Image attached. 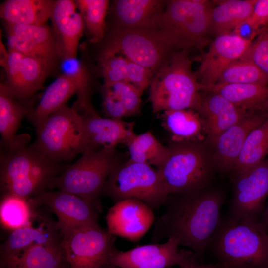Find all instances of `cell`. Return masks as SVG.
Instances as JSON below:
<instances>
[{
    "label": "cell",
    "mask_w": 268,
    "mask_h": 268,
    "mask_svg": "<svg viewBox=\"0 0 268 268\" xmlns=\"http://www.w3.org/2000/svg\"><path fill=\"white\" fill-rule=\"evenodd\" d=\"M225 196L208 187L187 194H169L155 221L151 241L176 237L180 245L201 255L210 245L221 221Z\"/></svg>",
    "instance_id": "6da1fadb"
},
{
    "label": "cell",
    "mask_w": 268,
    "mask_h": 268,
    "mask_svg": "<svg viewBox=\"0 0 268 268\" xmlns=\"http://www.w3.org/2000/svg\"><path fill=\"white\" fill-rule=\"evenodd\" d=\"M210 245L224 268H268V231L258 218L221 220Z\"/></svg>",
    "instance_id": "7a4b0ae2"
},
{
    "label": "cell",
    "mask_w": 268,
    "mask_h": 268,
    "mask_svg": "<svg viewBox=\"0 0 268 268\" xmlns=\"http://www.w3.org/2000/svg\"><path fill=\"white\" fill-rule=\"evenodd\" d=\"M167 146L169 159L158 170L168 195L187 194L210 186L217 169L206 142L170 139Z\"/></svg>",
    "instance_id": "3957f363"
},
{
    "label": "cell",
    "mask_w": 268,
    "mask_h": 268,
    "mask_svg": "<svg viewBox=\"0 0 268 268\" xmlns=\"http://www.w3.org/2000/svg\"><path fill=\"white\" fill-rule=\"evenodd\" d=\"M201 87L192 69L189 50L176 51L151 81L149 100L153 113L192 109L199 113Z\"/></svg>",
    "instance_id": "277c9868"
},
{
    "label": "cell",
    "mask_w": 268,
    "mask_h": 268,
    "mask_svg": "<svg viewBox=\"0 0 268 268\" xmlns=\"http://www.w3.org/2000/svg\"><path fill=\"white\" fill-rule=\"evenodd\" d=\"M211 7L205 0H166L155 31L178 50H201L210 42Z\"/></svg>",
    "instance_id": "5b68a950"
},
{
    "label": "cell",
    "mask_w": 268,
    "mask_h": 268,
    "mask_svg": "<svg viewBox=\"0 0 268 268\" xmlns=\"http://www.w3.org/2000/svg\"><path fill=\"white\" fill-rule=\"evenodd\" d=\"M123 161V155L116 147L88 149L74 164L55 177L50 187L83 198L98 209L99 196L107 178Z\"/></svg>",
    "instance_id": "8992f818"
},
{
    "label": "cell",
    "mask_w": 268,
    "mask_h": 268,
    "mask_svg": "<svg viewBox=\"0 0 268 268\" xmlns=\"http://www.w3.org/2000/svg\"><path fill=\"white\" fill-rule=\"evenodd\" d=\"M36 128V139L32 146L52 162L70 160L94 148L86 139L81 117L72 107L65 105Z\"/></svg>",
    "instance_id": "52a82bcc"
},
{
    "label": "cell",
    "mask_w": 268,
    "mask_h": 268,
    "mask_svg": "<svg viewBox=\"0 0 268 268\" xmlns=\"http://www.w3.org/2000/svg\"><path fill=\"white\" fill-rule=\"evenodd\" d=\"M102 193L115 203L128 199L140 201L153 210L163 206L168 196L157 169L129 159L113 170Z\"/></svg>",
    "instance_id": "ba28073f"
},
{
    "label": "cell",
    "mask_w": 268,
    "mask_h": 268,
    "mask_svg": "<svg viewBox=\"0 0 268 268\" xmlns=\"http://www.w3.org/2000/svg\"><path fill=\"white\" fill-rule=\"evenodd\" d=\"M177 50L157 31L113 28L101 52L121 55L154 74Z\"/></svg>",
    "instance_id": "9c48e42d"
},
{
    "label": "cell",
    "mask_w": 268,
    "mask_h": 268,
    "mask_svg": "<svg viewBox=\"0 0 268 268\" xmlns=\"http://www.w3.org/2000/svg\"><path fill=\"white\" fill-rule=\"evenodd\" d=\"M115 239L98 224H92L63 234L61 245L70 268H103L117 250Z\"/></svg>",
    "instance_id": "30bf717a"
},
{
    "label": "cell",
    "mask_w": 268,
    "mask_h": 268,
    "mask_svg": "<svg viewBox=\"0 0 268 268\" xmlns=\"http://www.w3.org/2000/svg\"><path fill=\"white\" fill-rule=\"evenodd\" d=\"M179 240L170 237L162 244L138 246L131 250H117L109 264L119 268H189L201 264L200 255L190 250L179 249Z\"/></svg>",
    "instance_id": "8fae6325"
},
{
    "label": "cell",
    "mask_w": 268,
    "mask_h": 268,
    "mask_svg": "<svg viewBox=\"0 0 268 268\" xmlns=\"http://www.w3.org/2000/svg\"><path fill=\"white\" fill-rule=\"evenodd\" d=\"M232 178L234 189L228 219L259 218L268 195V159Z\"/></svg>",
    "instance_id": "7c38bea8"
},
{
    "label": "cell",
    "mask_w": 268,
    "mask_h": 268,
    "mask_svg": "<svg viewBox=\"0 0 268 268\" xmlns=\"http://www.w3.org/2000/svg\"><path fill=\"white\" fill-rule=\"evenodd\" d=\"M0 64L7 77V84L17 99L29 97L41 89L55 61L6 51L0 40Z\"/></svg>",
    "instance_id": "4fadbf2b"
},
{
    "label": "cell",
    "mask_w": 268,
    "mask_h": 268,
    "mask_svg": "<svg viewBox=\"0 0 268 268\" xmlns=\"http://www.w3.org/2000/svg\"><path fill=\"white\" fill-rule=\"evenodd\" d=\"M29 199L34 206H47L56 215L62 236L78 227L98 224L97 209L94 205L74 194L45 190Z\"/></svg>",
    "instance_id": "5bb4252c"
},
{
    "label": "cell",
    "mask_w": 268,
    "mask_h": 268,
    "mask_svg": "<svg viewBox=\"0 0 268 268\" xmlns=\"http://www.w3.org/2000/svg\"><path fill=\"white\" fill-rule=\"evenodd\" d=\"M251 42L233 33L215 37L196 72L199 82L203 86L217 83L225 68L243 56Z\"/></svg>",
    "instance_id": "9a60e30c"
},
{
    "label": "cell",
    "mask_w": 268,
    "mask_h": 268,
    "mask_svg": "<svg viewBox=\"0 0 268 268\" xmlns=\"http://www.w3.org/2000/svg\"><path fill=\"white\" fill-rule=\"evenodd\" d=\"M107 231L132 241L142 238L155 221L153 210L143 202L126 199L110 208L105 217Z\"/></svg>",
    "instance_id": "2e32d148"
},
{
    "label": "cell",
    "mask_w": 268,
    "mask_h": 268,
    "mask_svg": "<svg viewBox=\"0 0 268 268\" xmlns=\"http://www.w3.org/2000/svg\"><path fill=\"white\" fill-rule=\"evenodd\" d=\"M268 118L267 113L250 111L219 136L210 148L217 170L232 173L248 135Z\"/></svg>",
    "instance_id": "e0dca14e"
},
{
    "label": "cell",
    "mask_w": 268,
    "mask_h": 268,
    "mask_svg": "<svg viewBox=\"0 0 268 268\" xmlns=\"http://www.w3.org/2000/svg\"><path fill=\"white\" fill-rule=\"evenodd\" d=\"M75 1H54L50 19L59 48L60 58L64 60L76 59L85 23Z\"/></svg>",
    "instance_id": "ac0fdd59"
},
{
    "label": "cell",
    "mask_w": 268,
    "mask_h": 268,
    "mask_svg": "<svg viewBox=\"0 0 268 268\" xmlns=\"http://www.w3.org/2000/svg\"><path fill=\"white\" fill-rule=\"evenodd\" d=\"M84 89H90L89 78L82 66L73 72L61 75L46 88L37 107L27 115L29 121L36 127L65 106L73 94Z\"/></svg>",
    "instance_id": "d6986e66"
},
{
    "label": "cell",
    "mask_w": 268,
    "mask_h": 268,
    "mask_svg": "<svg viewBox=\"0 0 268 268\" xmlns=\"http://www.w3.org/2000/svg\"><path fill=\"white\" fill-rule=\"evenodd\" d=\"M249 111L236 106L217 93L202 91L199 114L206 133V143L210 149L223 133Z\"/></svg>",
    "instance_id": "ffe728a7"
},
{
    "label": "cell",
    "mask_w": 268,
    "mask_h": 268,
    "mask_svg": "<svg viewBox=\"0 0 268 268\" xmlns=\"http://www.w3.org/2000/svg\"><path fill=\"white\" fill-rule=\"evenodd\" d=\"M78 114L82 119L86 139L92 148L127 144L136 134L134 132V122L102 118L96 111Z\"/></svg>",
    "instance_id": "44dd1931"
},
{
    "label": "cell",
    "mask_w": 268,
    "mask_h": 268,
    "mask_svg": "<svg viewBox=\"0 0 268 268\" xmlns=\"http://www.w3.org/2000/svg\"><path fill=\"white\" fill-rule=\"evenodd\" d=\"M30 136L27 134L17 135L0 154L1 188L16 180L28 178L42 153L28 145Z\"/></svg>",
    "instance_id": "7402d4cb"
},
{
    "label": "cell",
    "mask_w": 268,
    "mask_h": 268,
    "mask_svg": "<svg viewBox=\"0 0 268 268\" xmlns=\"http://www.w3.org/2000/svg\"><path fill=\"white\" fill-rule=\"evenodd\" d=\"M165 3L163 0H115L114 28L155 30Z\"/></svg>",
    "instance_id": "603a6c76"
},
{
    "label": "cell",
    "mask_w": 268,
    "mask_h": 268,
    "mask_svg": "<svg viewBox=\"0 0 268 268\" xmlns=\"http://www.w3.org/2000/svg\"><path fill=\"white\" fill-rule=\"evenodd\" d=\"M35 215L28 225L10 231L1 246L0 261L6 260L34 245L61 241L62 235L57 223L43 218L40 223L35 226Z\"/></svg>",
    "instance_id": "cb8c5ba5"
},
{
    "label": "cell",
    "mask_w": 268,
    "mask_h": 268,
    "mask_svg": "<svg viewBox=\"0 0 268 268\" xmlns=\"http://www.w3.org/2000/svg\"><path fill=\"white\" fill-rule=\"evenodd\" d=\"M67 264L61 241L34 245L0 261V266L5 268H64Z\"/></svg>",
    "instance_id": "d4e9b609"
},
{
    "label": "cell",
    "mask_w": 268,
    "mask_h": 268,
    "mask_svg": "<svg viewBox=\"0 0 268 268\" xmlns=\"http://www.w3.org/2000/svg\"><path fill=\"white\" fill-rule=\"evenodd\" d=\"M201 91L217 93L236 106L246 111L265 108L268 101V85L259 83H216L201 85Z\"/></svg>",
    "instance_id": "484cf974"
},
{
    "label": "cell",
    "mask_w": 268,
    "mask_h": 268,
    "mask_svg": "<svg viewBox=\"0 0 268 268\" xmlns=\"http://www.w3.org/2000/svg\"><path fill=\"white\" fill-rule=\"evenodd\" d=\"M256 0H225L211 8L209 25L215 37L232 33L250 16Z\"/></svg>",
    "instance_id": "4316f807"
},
{
    "label": "cell",
    "mask_w": 268,
    "mask_h": 268,
    "mask_svg": "<svg viewBox=\"0 0 268 268\" xmlns=\"http://www.w3.org/2000/svg\"><path fill=\"white\" fill-rule=\"evenodd\" d=\"M54 1L7 0L0 4V17L9 23L44 25L50 18Z\"/></svg>",
    "instance_id": "83f0119b"
},
{
    "label": "cell",
    "mask_w": 268,
    "mask_h": 268,
    "mask_svg": "<svg viewBox=\"0 0 268 268\" xmlns=\"http://www.w3.org/2000/svg\"><path fill=\"white\" fill-rule=\"evenodd\" d=\"M5 84L0 86V133L1 146L11 142L23 118L32 110L17 101Z\"/></svg>",
    "instance_id": "f1b7e54d"
},
{
    "label": "cell",
    "mask_w": 268,
    "mask_h": 268,
    "mask_svg": "<svg viewBox=\"0 0 268 268\" xmlns=\"http://www.w3.org/2000/svg\"><path fill=\"white\" fill-rule=\"evenodd\" d=\"M126 145L129 160L154 166L157 169L163 167L169 157L168 146L162 144L149 131L136 134Z\"/></svg>",
    "instance_id": "f546056e"
},
{
    "label": "cell",
    "mask_w": 268,
    "mask_h": 268,
    "mask_svg": "<svg viewBox=\"0 0 268 268\" xmlns=\"http://www.w3.org/2000/svg\"><path fill=\"white\" fill-rule=\"evenodd\" d=\"M162 125L171 134L170 139L176 141L201 139L203 130L198 113L192 109L168 110L161 115Z\"/></svg>",
    "instance_id": "4dcf8cb0"
},
{
    "label": "cell",
    "mask_w": 268,
    "mask_h": 268,
    "mask_svg": "<svg viewBox=\"0 0 268 268\" xmlns=\"http://www.w3.org/2000/svg\"><path fill=\"white\" fill-rule=\"evenodd\" d=\"M268 155V118L248 135L232 176L243 172L265 160Z\"/></svg>",
    "instance_id": "1f68e13d"
},
{
    "label": "cell",
    "mask_w": 268,
    "mask_h": 268,
    "mask_svg": "<svg viewBox=\"0 0 268 268\" xmlns=\"http://www.w3.org/2000/svg\"><path fill=\"white\" fill-rule=\"evenodd\" d=\"M29 199L4 193L0 205L1 225L10 231L30 224L36 212Z\"/></svg>",
    "instance_id": "d6a6232c"
},
{
    "label": "cell",
    "mask_w": 268,
    "mask_h": 268,
    "mask_svg": "<svg viewBox=\"0 0 268 268\" xmlns=\"http://www.w3.org/2000/svg\"><path fill=\"white\" fill-rule=\"evenodd\" d=\"M75 2L84 20L91 41H101L105 37V19L109 1L77 0Z\"/></svg>",
    "instance_id": "836d02e7"
},
{
    "label": "cell",
    "mask_w": 268,
    "mask_h": 268,
    "mask_svg": "<svg viewBox=\"0 0 268 268\" xmlns=\"http://www.w3.org/2000/svg\"><path fill=\"white\" fill-rule=\"evenodd\" d=\"M6 32L22 37L28 42L47 49L60 57L54 31L48 26L4 22Z\"/></svg>",
    "instance_id": "e575fe53"
},
{
    "label": "cell",
    "mask_w": 268,
    "mask_h": 268,
    "mask_svg": "<svg viewBox=\"0 0 268 268\" xmlns=\"http://www.w3.org/2000/svg\"><path fill=\"white\" fill-rule=\"evenodd\" d=\"M217 83H259L268 85V78L253 63L239 59L225 68Z\"/></svg>",
    "instance_id": "d590c367"
},
{
    "label": "cell",
    "mask_w": 268,
    "mask_h": 268,
    "mask_svg": "<svg viewBox=\"0 0 268 268\" xmlns=\"http://www.w3.org/2000/svg\"><path fill=\"white\" fill-rule=\"evenodd\" d=\"M99 62L104 84L126 81L128 60L125 57L101 52Z\"/></svg>",
    "instance_id": "8d00e7d4"
},
{
    "label": "cell",
    "mask_w": 268,
    "mask_h": 268,
    "mask_svg": "<svg viewBox=\"0 0 268 268\" xmlns=\"http://www.w3.org/2000/svg\"><path fill=\"white\" fill-rule=\"evenodd\" d=\"M240 59L253 63L268 78V28L252 41Z\"/></svg>",
    "instance_id": "74e56055"
},
{
    "label": "cell",
    "mask_w": 268,
    "mask_h": 268,
    "mask_svg": "<svg viewBox=\"0 0 268 268\" xmlns=\"http://www.w3.org/2000/svg\"><path fill=\"white\" fill-rule=\"evenodd\" d=\"M104 84L108 85L118 96L128 116L139 112L142 102V91L127 81Z\"/></svg>",
    "instance_id": "f35d334b"
},
{
    "label": "cell",
    "mask_w": 268,
    "mask_h": 268,
    "mask_svg": "<svg viewBox=\"0 0 268 268\" xmlns=\"http://www.w3.org/2000/svg\"><path fill=\"white\" fill-rule=\"evenodd\" d=\"M8 50L18 52L24 55L55 61L59 57L57 54L33 43L27 41L22 37L7 33Z\"/></svg>",
    "instance_id": "ab89813d"
},
{
    "label": "cell",
    "mask_w": 268,
    "mask_h": 268,
    "mask_svg": "<svg viewBox=\"0 0 268 268\" xmlns=\"http://www.w3.org/2000/svg\"><path fill=\"white\" fill-rule=\"evenodd\" d=\"M243 23L251 32L253 40L268 28V0H256L250 16Z\"/></svg>",
    "instance_id": "60d3db41"
},
{
    "label": "cell",
    "mask_w": 268,
    "mask_h": 268,
    "mask_svg": "<svg viewBox=\"0 0 268 268\" xmlns=\"http://www.w3.org/2000/svg\"><path fill=\"white\" fill-rule=\"evenodd\" d=\"M103 111L109 118L122 119L128 115L118 96L107 85L101 87Z\"/></svg>",
    "instance_id": "b9f144b4"
},
{
    "label": "cell",
    "mask_w": 268,
    "mask_h": 268,
    "mask_svg": "<svg viewBox=\"0 0 268 268\" xmlns=\"http://www.w3.org/2000/svg\"><path fill=\"white\" fill-rule=\"evenodd\" d=\"M127 60L126 81L143 92L149 86L154 74L148 68Z\"/></svg>",
    "instance_id": "7bdbcfd3"
},
{
    "label": "cell",
    "mask_w": 268,
    "mask_h": 268,
    "mask_svg": "<svg viewBox=\"0 0 268 268\" xmlns=\"http://www.w3.org/2000/svg\"><path fill=\"white\" fill-rule=\"evenodd\" d=\"M259 221L262 226L268 231V204L259 218Z\"/></svg>",
    "instance_id": "ee69618b"
},
{
    "label": "cell",
    "mask_w": 268,
    "mask_h": 268,
    "mask_svg": "<svg viewBox=\"0 0 268 268\" xmlns=\"http://www.w3.org/2000/svg\"><path fill=\"white\" fill-rule=\"evenodd\" d=\"M193 268H224L219 263L210 264L207 265L200 264L194 266Z\"/></svg>",
    "instance_id": "f6af8a7d"
},
{
    "label": "cell",
    "mask_w": 268,
    "mask_h": 268,
    "mask_svg": "<svg viewBox=\"0 0 268 268\" xmlns=\"http://www.w3.org/2000/svg\"><path fill=\"white\" fill-rule=\"evenodd\" d=\"M103 268H119L115 267L114 266L108 265L106 266Z\"/></svg>",
    "instance_id": "bcb514c9"
},
{
    "label": "cell",
    "mask_w": 268,
    "mask_h": 268,
    "mask_svg": "<svg viewBox=\"0 0 268 268\" xmlns=\"http://www.w3.org/2000/svg\"><path fill=\"white\" fill-rule=\"evenodd\" d=\"M265 108L268 109V102H267V103H266V104L265 105Z\"/></svg>",
    "instance_id": "7dc6e473"
},
{
    "label": "cell",
    "mask_w": 268,
    "mask_h": 268,
    "mask_svg": "<svg viewBox=\"0 0 268 268\" xmlns=\"http://www.w3.org/2000/svg\"><path fill=\"white\" fill-rule=\"evenodd\" d=\"M64 268H70L69 265L68 264H67V265Z\"/></svg>",
    "instance_id": "c3c4849f"
},
{
    "label": "cell",
    "mask_w": 268,
    "mask_h": 268,
    "mask_svg": "<svg viewBox=\"0 0 268 268\" xmlns=\"http://www.w3.org/2000/svg\"><path fill=\"white\" fill-rule=\"evenodd\" d=\"M194 266L193 267H189V268H193Z\"/></svg>",
    "instance_id": "681fc988"
},
{
    "label": "cell",
    "mask_w": 268,
    "mask_h": 268,
    "mask_svg": "<svg viewBox=\"0 0 268 268\" xmlns=\"http://www.w3.org/2000/svg\"><path fill=\"white\" fill-rule=\"evenodd\" d=\"M0 268H4V267H3L0 266Z\"/></svg>",
    "instance_id": "f907efd6"
}]
</instances>
